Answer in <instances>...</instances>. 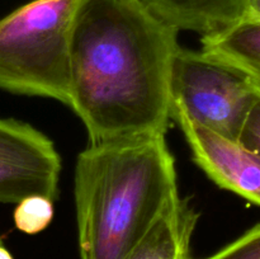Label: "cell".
<instances>
[{
    "label": "cell",
    "mask_w": 260,
    "mask_h": 259,
    "mask_svg": "<svg viewBox=\"0 0 260 259\" xmlns=\"http://www.w3.org/2000/svg\"><path fill=\"white\" fill-rule=\"evenodd\" d=\"M178 33L142 0H79L70 40V103L89 144L165 135Z\"/></svg>",
    "instance_id": "cell-1"
},
{
    "label": "cell",
    "mask_w": 260,
    "mask_h": 259,
    "mask_svg": "<svg viewBox=\"0 0 260 259\" xmlns=\"http://www.w3.org/2000/svg\"><path fill=\"white\" fill-rule=\"evenodd\" d=\"M179 200L165 135L89 144L75 167L80 259H124Z\"/></svg>",
    "instance_id": "cell-2"
},
{
    "label": "cell",
    "mask_w": 260,
    "mask_h": 259,
    "mask_svg": "<svg viewBox=\"0 0 260 259\" xmlns=\"http://www.w3.org/2000/svg\"><path fill=\"white\" fill-rule=\"evenodd\" d=\"M79 0H33L0 19V89L70 103V40Z\"/></svg>",
    "instance_id": "cell-3"
},
{
    "label": "cell",
    "mask_w": 260,
    "mask_h": 259,
    "mask_svg": "<svg viewBox=\"0 0 260 259\" xmlns=\"http://www.w3.org/2000/svg\"><path fill=\"white\" fill-rule=\"evenodd\" d=\"M170 103L189 121L238 141L259 85L205 52L179 47L170 71Z\"/></svg>",
    "instance_id": "cell-4"
},
{
    "label": "cell",
    "mask_w": 260,
    "mask_h": 259,
    "mask_svg": "<svg viewBox=\"0 0 260 259\" xmlns=\"http://www.w3.org/2000/svg\"><path fill=\"white\" fill-rule=\"evenodd\" d=\"M61 157L46 135L25 122L0 118V203L29 196L56 200Z\"/></svg>",
    "instance_id": "cell-5"
},
{
    "label": "cell",
    "mask_w": 260,
    "mask_h": 259,
    "mask_svg": "<svg viewBox=\"0 0 260 259\" xmlns=\"http://www.w3.org/2000/svg\"><path fill=\"white\" fill-rule=\"evenodd\" d=\"M170 118L184 134L196 164L213 183L260 206V155L193 123L172 103Z\"/></svg>",
    "instance_id": "cell-6"
},
{
    "label": "cell",
    "mask_w": 260,
    "mask_h": 259,
    "mask_svg": "<svg viewBox=\"0 0 260 259\" xmlns=\"http://www.w3.org/2000/svg\"><path fill=\"white\" fill-rule=\"evenodd\" d=\"M157 18L178 30L211 36L246 17L250 0H142Z\"/></svg>",
    "instance_id": "cell-7"
},
{
    "label": "cell",
    "mask_w": 260,
    "mask_h": 259,
    "mask_svg": "<svg viewBox=\"0 0 260 259\" xmlns=\"http://www.w3.org/2000/svg\"><path fill=\"white\" fill-rule=\"evenodd\" d=\"M200 215L180 198L124 259H190V240Z\"/></svg>",
    "instance_id": "cell-8"
},
{
    "label": "cell",
    "mask_w": 260,
    "mask_h": 259,
    "mask_svg": "<svg viewBox=\"0 0 260 259\" xmlns=\"http://www.w3.org/2000/svg\"><path fill=\"white\" fill-rule=\"evenodd\" d=\"M202 52L231 66L260 86V20L244 18L220 33L202 37Z\"/></svg>",
    "instance_id": "cell-9"
},
{
    "label": "cell",
    "mask_w": 260,
    "mask_h": 259,
    "mask_svg": "<svg viewBox=\"0 0 260 259\" xmlns=\"http://www.w3.org/2000/svg\"><path fill=\"white\" fill-rule=\"evenodd\" d=\"M15 228L28 235L45 230L53 217V201L45 196H29L17 203L14 211Z\"/></svg>",
    "instance_id": "cell-10"
},
{
    "label": "cell",
    "mask_w": 260,
    "mask_h": 259,
    "mask_svg": "<svg viewBox=\"0 0 260 259\" xmlns=\"http://www.w3.org/2000/svg\"><path fill=\"white\" fill-rule=\"evenodd\" d=\"M205 259H260V223Z\"/></svg>",
    "instance_id": "cell-11"
},
{
    "label": "cell",
    "mask_w": 260,
    "mask_h": 259,
    "mask_svg": "<svg viewBox=\"0 0 260 259\" xmlns=\"http://www.w3.org/2000/svg\"><path fill=\"white\" fill-rule=\"evenodd\" d=\"M241 146L260 155V86L245 117L238 141Z\"/></svg>",
    "instance_id": "cell-12"
},
{
    "label": "cell",
    "mask_w": 260,
    "mask_h": 259,
    "mask_svg": "<svg viewBox=\"0 0 260 259\" xmlns=\"http://www.w3.org/2000/svg\"><path fill=\"white\" fill-rule=\"evenodd\" d=\"M245 18L260 20V0H250L248 14H246Z\"/></svg>",
    "instance_id": "cell-13"
},
{
    "label": "cell",
    "mask_w": 260,
    "mask_h": 259,
    "mask_svg": "<svg viewBox=\"0 0 260 259\" xmlns=\"http://www.w3.org/2000/svg\"><path fill=\"white\" fill-rule=\"evenodd\" d=\"M0 259H13V255L10 254V251L5 248L2 239H0Z\"/></svg>",
    "instance_id": "cell-14"
}]
</instances>
